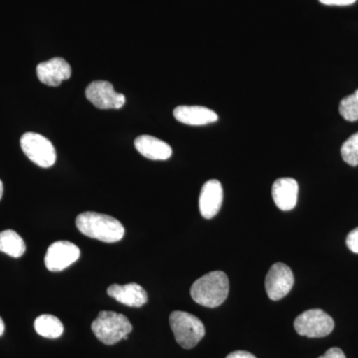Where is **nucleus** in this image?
<instances>
[{
  "label": "nucleus",
  "instance_id": "24",
  "mask_svg": "<svg viewBox=\"0 0 358 358\" xmlns=\"http://www.w3.org/2000/svg\"><path fill=\"white\" fill-rule=\"evenodd\" d=\"M4 331H6V326H4L3 320L0 317V336L4 334Z\"/></svg>",
  "mask_w": 358,
  "mask_h": 358
},
{
  "label": "nucleus",
  "instance_id": "9",
  "mask_svg": "<svg viewBox=\"0 0 358 358\" xmlns=\"http://www.w3.org/2000/svg\"><path fill=\"white\" fill-rule=\"evenodd\" d=\"M79 247L69 241L51 244L45 255V266L51 272H61L80 258Z\"/></svg>",
  "mask_w": 358,
  "mask_h": 358
},
{
  "label": "nucleus",
  "instance_id": "11",
  "mask_svg": "<svg viewBox=\"0 0 358 358\" xmlns=\"http://www.w3.org/2000/svg\"><path fill=\"white\" fill-rule=\"evenodd\" d=\"M223 203V188L216 179L206 181L199 195V211L204 218L211 219L217 215Z\"/></svg>",
  "mask_w": 358,
  "mask_h": 358
},
{
  "label": "nucleus",
  "instance_id": "22",
  "mask_svg": "<svg viewBox=\"0 0 358 358\" xmlns=\"http://www.w3.org/2000/svg\"><path fill=\"white\" fill-rule=\"evenodd\" d=\"M319 358H346L345 352L338 348H331Z\"/></svg>",
  "mask_w": 358,
  "mask_h": 358
},
{
  "label": "nucleus",
  "instance_id": "12",
  "mask_svg": "<svg viewBox=\"0 0 358 358\" xmlns=\"http://www.w3.org/2000/svg\"><path fill=\"white\" fill-rule=\"evenodd\" d=\"M299 185L294 178H279L272 187V196L278 208L289 211L298 202Z\"/></svg>",
  "mask_w": 358,
  "mask_h": 358
},
{
  "label": "nucleus",
  "instance_id": "15",
  "mask_svg": "<svg viewBox=\"0 0 358 358\" xmlns=\"http://www.w3.org/2000/svg\"><path fill=\"white\" fill-rule=\"evenodd\" d=\"M134 147L143 157L152 160H166L173 155V148L166 141L143 134L134 141Z\"/></svg>",
  "mask_w": 358,
  "mask_h": 358
},
{
  "label": "nucleus",
  "instance_id": "7",
  "mask_svg": "<svg viewBox=\"0 0 358 358\" xmlns=\"http://www.w3.org/2000/svg\"><path fill=\"white\" fill-rule=\"evenodd\" d=\"M85 94L90 102L100 110H119L126 103V96L117 93L110 82L102 80L92 82Z\"/></svg>",
  "mask_w": 358,
  "mask_h": 358
},
{
  "label": "nucleus",
  "instance_id": "13",
  "mask_svg": "<svg viewBox=\"0 0 358 358\" xmlns=\"http://www.w3.org/2000/svg\"><path fill=\"white\" fill-rule=\"evenodd\" d=\"M108 294L115 301L131 308H141L148 301L145 289L136 282L124 285H112L108 288Z\"/></svg>",
  "mask_w": 358,
  "mask_h": 358
},
{
  "label": "nucleus",
  "instance_id": "10",
  "mask_svg": "<svg viewBox=\"0 0 358 358\" xmlns=\"http://www.w3.org/2000/svg\"><path fill=\"white\" fill-rule=\"evenodd\" d=\"M36 74L41 83L58 87L65 80L70 79L72 68L65 59L55 57L40 63L36 68Z\"/></svg>",
  "mask_w": 358,
  "mask_h": 358
},
{
  "label": "nucleus",
  "instance_id": "1",
  "mask_svg": "<svg viewBox=\"0 0 358 358\" xmlns=\"http://www.w3.org/2000/svg\"><path fill=\"white\" fill-rule=\"evenodd\" d=\"M78 230L85 236L105 243H115L124 236V227L117 219L96 212H84L76 218Z\"/></svg>",
  "mask_w": 358,
  "mask_h": 358
},
{
  "label": "nucleus",
  "instance_id": "25",
  "mask_svg": "<svg viewBox=\"0 0 358 358\" xmlns=\"http://www.w3.org/2000/svg\"><path fill=\"white\" fill-rule=\"evenodd\" d=\"M2 195H3V183L0 180V199H1Z\"/></svg>",
  "mask_w": 358,
  "mask_h": 358
},
{
  "label": "nucleus",
  "instance_id": "14",
  "mask_svg": "<svg viewBox=\"0 0 358 358\" xmlns=\"http://www.w3.org/2000/svg\"><path fill=\"white\" fill-rule=\"evenodd\" d=\"M176 121L188 126H205L218 121L214 110L201 106H179L173 110Z\"/></svg>",
  "mask_w": 358,
  "mask_h": 358
},
{
  "label": "nucleus",
  "instance_id": "3",
  "mask_svg": "<svg viewBox=\"0 0 358 358\" xmlns=\"http://www.w3.org/2000/svg\"><path fill=\"white\" fill-rule=\"evenodd\" d=\"M92 331L103 345H113L122 339H128L133 326L126 315L103 310L92 324Z\"/></svg>",
  "mask_w": 358,
  "mask_h": 358
},
{
  "label": "nucleus",
  "instance_id": "21",
  "mask_svg": "<svg viewBox=\"0 0 358 358\" xmlns=\"http://www.w3.org/2000/svg\"><path fill=\"white\" fill-rule=\"evenodd\" d=\"M324 6H348L355 3L357 0H320Z\"/></svg>",
  "mask_w": 358,
  "mask_h": 358
},
{
  "label": "nucleus",
  "instance_id": "17",
  "mask_svg": "<svg viewBox=\"0 0 358 358\" xmlns=\"http://www.w3.org/2000/svg\"><path fill=\"white\" fill-rule=\"evenodd\" d=\"M34 329L39 336L46 338H58L64 333V327L58 317L52 315H42L34 322Z\"/></svg>",
  "mask_w": 358,
  "mask_h": 358
},
{
  "label": "nucleus",
  "instance_id": "5",
  "mask_svg": "<svg viewBox=\"0 0 358 358\" xmlns=\"http://www.w3.org/2000/svg\"><path fill=\"white\" fill-rule=\"evenodd\" d=\"M294 329L301 336L310 338H324L331 334L334 322L331 315L319 308L306 310L294 322Z\"/></svg>",
  "mask_w": 358,
  "mask_h": 358
},
{
  "label": "nucleus",
  "instance_id": "6",
  "mask_svg": "<svg viewBox=\"0 0 358 358\" xmlns=\"http://www.w3.org/2000/svg\"><path fill=\"white\" fill-rule=\"evenodd\" d=\"M20 145L26 157L36 166L48 169L57 159L56 150L48 138L36 133H26L21 136Z\"/></svg>",
  "mask_w": 358,
  "mask_h": 358
},
{
  "label": "nucleus",
  "instance_id": "16",
  "mask_svg": "<svg viewBox=\"0 0 358 358\" xmlns=\"http://www.w3.org/2000/svg\"><path fill=\"white\" fill-rule=\"evenodd\" d=\"M25 251L26 245L18 233L13 230L0 232V252L13 258H20Z\"/></svg>",
  "mask_w": 358,
  "mask_h": 358
},
{
  "label": "nucleus",
  "instance_id": "23",
  "mask_svg": "<svg viewBox=\"0 0 358 358\" xmlns=\"http://www.w3.org/2000/svg\"><path fill=\"white\" fill-rule=\"evenodd\" d=\"M226 358H256L252 353L244 352V350H237V352H231Z\"/></svg>",
  "mask_w": 358,
  "mask_h": 358
},
{
  "label": "nucleus",
  "instance_id": "8",
  "mask_svg": "<svg viewBox=\"0 0 358 358\" xmlns=\"http://www.w3.org/2000/svg\"><path fill=\"white\" fill-rule=\"evenodd\" d=\"M294 278L291 268L284 263H275L268 270L265 287L272 301L282 300L293 289Z\"/></svg>",
  "mask_w": 358,
  "mask_h": 358
},
{
  "label": "nucleus",
  "instance_id": "18",
  "mask_svg": "<svg viewBox=\"0 0 358 358\" xmlns=\"http://www.w3.org/2000/svg\"><path fill=\"white\" fill-rule=\"evenodd\" d=\"M339 114L348 122L358 121V89L339 103Z\"/></svg>",
  "mask_w": 358,
  "mask_h": 358
},
{
  "label": "nucleus",
  "instance_id": "19",
  "mask_svg": "<svg viewBox=\"0 0 358 358\" xmlns=\"http://www.w3.org/2000/svg\"><path fill=\"white\" fill-rule=\"evenodd\" d=\"M341 152L346 164L350 166H358V133L352 134L343 143Z\"/></svg>",
  "mask_w": 358,
  "mask_h": 358
},
{
  "label": "nucleus",
  "instance_id": "4",
  "mask_svg": "<svg viewBox=\"0 0 358 358\" xmlns=\"http://www.w3.org/2000/svg\"><path fill=\"white\" fill-rule=\"evenodd\" d=\"M169 324L176 341L185 350L194 348L204 338L203 322L192 313L176 310L169 317Z\"/></svg>",
  "mask_w": 358,
  "mask_h": 358
},
{
  "label": "nucleus",
  "instance_id": "2",
  "mask_svg": "<svg viewBox=\"0 0 358 358\" xmlns=\"http://www.w3.org/2000/svg\"><path fill=\"white\" fill-rule=\"evenodd\" d=\"M229 294V280L222 271H213L193 282L190 294L193 301L206 308L222 305Z\"/></svg>",
  "mask_w": 358,
  "mask_h": 358
},
{
  "label": "nucleus",
  "instance_id": "20",
  "mask_svg": "<svg viewBox=\"0 0 358 358\" xmlns=\"http://www.w3.org/2000/svg\"><path fill=\"white\" fill-rule=\"evenodd\" d=\"M346 246L353 253L358 254V227L350 231V234L346 237Z\"/></svg>",
  "mask_w": 358,
  "mask_h": 358
}]
</instances>
